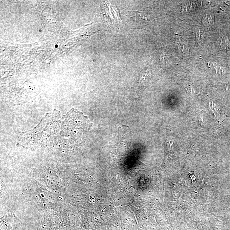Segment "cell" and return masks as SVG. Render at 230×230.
Returning <instances> with one entry per match:
<instances>
[{"mask_svg":"<svg viewBox=\"0 0 230 230\" xmlns=\"http://www.w3.org/2000/svg\"><path fill=\"white\" fill-rule=\"evenodd\" d=\"M161 59L163 62V64H168V58H167V55H166L164 54L162 55L161 56Z\"/></svg>","mask_w":230,"mask_h":230,"instance_id":"3","label":"cell"},{"mask_svg":"<svg viewBox=\"0 0 230 230\" xmlns=\"http://www.w3.org/2000/svg\"><path fill=\"white\" fill-rule=\"evenodd\" d=\"M229 63H229V64H230V62H229Z\"/></svg>","mask_w":230,"mask_h":230,"instance_id":"6","label":"cell"},{"mask_svg":"<svg viewBox=\"0 0 230 230\" xmlns=\"http://www.w3.org/2000/svg\"><path fill=\"white\" fill-rule=\"evenodd\" d=\"M220 46L222 49L227 52L230 51V42L225 36H222L220 38Z\"/></svg>","mask_w":230,"mask_h":230,"instance_id":"1","label":"cell"},{"mask_svg":"<svg viewBox=\"0 0 230 230\" xmlns=\"http://www.w3.org/2000/svg\"><path fill=\"white\" fill-rule=\"evenodd\" d=\"M203 22V24L207 26L212 25L214 23L213 18L211 15H205V16L204 17Z\"/></svg>","mask_w":230,"mask_h":230,"instance_id":"2","label":"cell"},{"mask_svg":"<svg viewBox=\"0 0 230 230\" xmlns=\"http://www.w3.org/2000/svg\"><path fill=\"white\" fill-rule=\"evenodd\" d=\"M57 46H57V45H55V48H57Z\"/></svg>","mask_w":230,"mask_h":230,"instance_id":"5","label":"cell"},{"mask_svg":"<svg viewBox=\"0 0 230 230\" xmlns=\"http://www.w3.org/2000/svg\"><path fill=\"white\" fill-rule=\"evenodd\" d=\"M186 88L187 90H188V91L190 93H192V92H194V90H193L192 87H191V86L186 85Z\"/></svg>","mask_w":230,"mask_h":230,"instance_id":"4","label":"cell"}]
</instances>
